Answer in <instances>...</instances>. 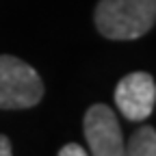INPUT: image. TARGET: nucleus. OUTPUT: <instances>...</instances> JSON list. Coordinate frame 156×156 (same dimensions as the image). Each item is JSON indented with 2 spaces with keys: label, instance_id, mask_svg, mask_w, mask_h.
Returning <instances> with one entry per match:
<instances>
[{
  "label": "nucleus",
  "instance_id": "obj_2",
  "mask_svg": "<svg viewBox=\"0 0 156 156\" xmlns=\"http://www.w3.org/2000/svg\"><path fill=\"white\" fill-rule=\"evenodd\" d=\"M44 80L33 65L11 54H0V108L20 111L41 102Z\"/></svg>",
  "mask_w": 156,
  "mask_h": 156
},
{
  "label": "nucleus",
  "instance_id": "obj_6",
  "mask_svg": "<svg viewBox=\"0 0 156 156\" xmlns=\"http://www.w3.org/2000/svg\"><path fill=\"white\" fill-rule=\"evenodd\" d=\"M58 156H89V152L85 147H80L78 143H67L65 147H61Z\"/></svg>",
  "mask_w": 156,
  "mask_h": 156
},
{
  "label": "nucleus",
  "instance_id": "obj_7",
  "mask_svg": "<svg viewBox=\"0 0 156 156\" xmlns=\"http://www.w3.org/2000/svg\"><path fill=\"white\" fill-rule=\"evenodd\" d=\"M0 156H13L11 141H9V136H5V134H0Z\"/></svg>",
  "mask_w": 156,
  "mask_h": 156
},
{
  "label": "nucleus",
  "instance_id": "obj_1",
  "mask_svg": "<svg viewBox=\"0 0 156 156\" xmlns=\"http://www.w3.org/2000/svg\"><path fill=\"white\" fill-rule=\"evenodd\" d=\"M95 28L113 41H132L156 24V0H100L93 11Z\"/></svg>",
  "mask_w": 156,
  "mask_h": 156
},
{
  "label": "nucleus",
  "instance_id": "obj_3",
  "mask_svg": "<svg viewBox=\"0 0 156 156\" xmlns=\"http://www.w3.org/2000/svg\"><path fill=\"white\" fill-rule=\"evenodd\" d=\"M83 128L91 156H126L122 126L111 106L106 104L89 106L83 119Z\"/></svg>",
  "mask_w": 156,
  "mask_h": 156
},
{
  "label": "nucleus",
  "instance_id": "obj_4",
  "mask_svg": "<svg viewBox=\"0 0 156 156\" xmlns=\"http://www.w3.org/2000/svg\"><path fill=\"white\" fill-rule=\"evenodd\" d=\"M115 104L130 122H143L156 104V83L147 72L126 74L115 87Z\"/></svg>",
  "mask_w": 156,
  "mask_h": 156
},
{
  "label": "nucleus",
  "instance_id": "obj_5",
  "mask_svg": "<svg viewBox=\"0 0 156 156\" xmlns=\"http://www.w3.org/2000/svg\"><path fill=\"white\" fill-rule=\"evenodd\" d=\"M126 156H156V130L152 126L134 130L126 143Z\"/></svg>",
  "mask_w": 156,
  "mask_h": 156
}]
</instances>
